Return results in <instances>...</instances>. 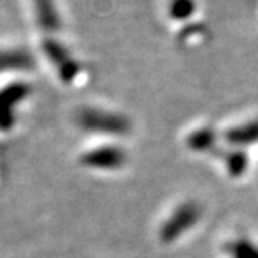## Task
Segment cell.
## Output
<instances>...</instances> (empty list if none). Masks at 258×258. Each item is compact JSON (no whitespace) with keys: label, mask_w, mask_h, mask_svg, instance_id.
I'll list each match as a JSON object with an SVG mask.
<instances>
[{"label":"cell","mask_w":258,"mask_h":258,"mask_svg":"<svg viewBox=\"0 0 258 258\" xmlns=\"http://www.w3.org/2000/svg\"><path fill=\"white\" fill-rule=\"evenodd\" d=\"M34 14L38 22L45 28H54L59 25L58 11L53 0H34Z\"/></svg>","instance_id":"cell-2"},{"label":"cell","mask_w":258,"mask_h":258,"mask_svg":"<svg viewBox=\"0 0 258 258\" xmlns=\"http://www.w3.org/2000/svg\"><path fill=\"white\" fill-rule=\"evenodd\" d=\"M176 216L170 221L165 227V233L163 238H170V241L177 236L179 233H182L183 230H187L191 223H195V219L198 218V210L195 207H182L177 213H174Z\"/></svg>","instance_id":"cell-1"},{"label":"cell","mask_w":258,"mask_h":258,"mask_svg":"<svg viewBox=\"0 0 258 258\" xmlns=\"http://www.w3.org/2000/svg\"><path fill=\"white\" fill-rule=\"evenodd\" d=\"M196 2L195 0H170L168 13L176 21H185L190 14H195Z\"/></svg>","instance_id":"cell-3"}]
</instances>
